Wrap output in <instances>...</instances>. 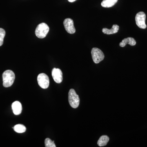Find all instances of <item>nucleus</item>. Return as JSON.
Returning <instances> with one entry per match:
<instances>
[{
    "instance_id": "f257e3e1",
    "label": "nucleus",
    "mask_w": 147,
    "mask_h": 147,
    "mask_svg": "<svg viewBox=\"0 0 147 147\" xmlns=\"http://www.w3.org/2000/svg\"><path fill=\"white\" fill-rule=\"evenodd\" d=\"M3 86L8 88L12 86L15 79V74L11 70H7L3 74Z\"/></svg>"
},
{
    "instance_id": "f03ea898",
    "label": "nucleus",
    "mask_w": 147,
    "mask_h": 147,
    "mask_svg": "<svg viewBox=\"0 0 147 147\" xmlns=\"http://www.w3.org/2000/svg\"><path fill=\"white\" fill-rule=\"evenodd\" d=\"M68 100L70 106L74 108H78L80 103V98L75 90L71 89L68 93Z\"/></svg>"
},
{
    "instance_id": "7ed1b4c3",
    "label": "nucleus",
    "mask_w": 147,
    "mask_h": 147,
    "mask_svg": "<svg viewBox=\"0 0 147 147\" xmlns=\"http://www.w3.org/2000/svg\"><path fill=\"white\" fill-rule=\"evenodd\" d=\"M50 28L47 24L42 23L39 24L37 26L35 30V34L38 38H43L46 37Z\"/></svg>"
},
{
    "instance_id": "20e7f679",
    "label": "nucleus",
    "mask_w": 147,
    "mask_h": 147,
    "mask_svg": "<svg viewBox=\"0 0 147 147\" xmlns=\"http://www.w3.org/2000/svg\"><path fill=\"white\" fill-rule=\"evenodd\" d=\"M91 55L93 61L94 63H98L104 59V54L100 49L96 47L92 49Z\"/></svg>"
},
{
    "instance_id": "39448f33",
    "label": "nucleus",
    "mask_w": 147,
    "mask_h": 147,
    "mask_svg": "<svg viewBox=\"0 0 147 147\" xmlns=\"http://www.w3.org/2000/svg\"><path fill=\"white\" fill-rule=\"evenodd\" d=\"M37 81L40 86L44 89L47 88L50 85L49 77L45 74H40L38 76Z\"/></svg>"
},
{
    "instance_id": "423d86ee",
    "label": "nucleus",
    "mask_w": 147,
    "mask_h": 147,
    "mask_svg": "<svg viewBox=\"0 0 147 147\" xmlns=\"http://www.w3.org/2000/svg\"><path fill=\"white\" fill-rule=\"evenodd\" d=\"M146 15L144 12H139L137 13L135 17L136 24L139 28L141 29H146V25L145 23Z\"/></svg>"
},
{
    "instance_id": "0eeeda50",
    "label": "nucleus",
    "mask_w": 147,
    "mask_h": 147,
    "mask_svg": "<svg viewBox=\"0 0 147 147\" xmlns=\"http://www.w3.org/2000/svg\"><path fill=\"white\" fill-rule=\"evenodd\" d=\"M63 25L65 28L68 33L73 34L76 32V30L74 25L73 21L71 18H66L64 21Z\"/></svg>"
},
{
    "instance_id": "6e6552de",
    "label": "nucleus",
    "mask_w": 147,
    "mask_h": 147,
    "mask_svg": "<svg viewBox=\"0 0 147 147\" xmlns=\"http://www.w3.org/2000/svg\"><path fill=\"white\" fill-rule=\"evenodd\" d=\"M52 75L53 79L56 83L60 84L62 82L63 73L59 69L53 68L52 70Z\"/></svg>"
},
{
    "instance_id": "1a4fd4ad",
    "label": "nucleus",
    "mask_w": 147,
    "mask_h": 147,
    "mask_svg": "<svg viewBox=\"0 0 147 147\" xmlns=\"http://www.w3.org/2000/svg\"><path fill=\"white\" fill-rule=\"evenodd\" d=\"M13 114L16 115H20L22 110V106L21 102L18 101H16L12 103L11 105Z\"/></svg>"
},
{
    "instance_id": "9d476101",
    "label": "nucleus",
    "mask_w": 147,
    "mask_h": 147,
    "mask_svg": "<svg viewBox=\"0 0 147 147\" xmlns=\"http://www.w3.org/2000/svg\"><path fill=\"white\" fill-rule=\"evenodd\" d=\"M127 44L131 46H134L136 44V40L133 38L128 37L123 40L120 43L119 45L121 47H124Z\"/></svg>"
},
{
    "instance_id": "9b49d317",
    "label": "nucleus",
    "mask_w": 147,
    "mask_h": 147,
    "mask_svg": "<svg viewBox=\"0 0 147 147\" xmlns=\"http://www.w3.org/2000/svg\"><path fill=\"white\" fill-rule=\"evenodd\" d=\"M119 26L117 25H114L112 26V28L108 29L104 28L102 29V32L103 33L106 34H115L118 32Z\"/></svg>"
},
{
    "instance_id": "f8f14e48",
    "label": "nucleus",
    "mask_w": 147,
    "mask_h": 147,
    "mask_svg": "<svg viewBox=\"0 0 147 147\" xmlns=\"http://www.w3.org/2000/svg\"><path fill=\"white\" fill-rule=\"evenodd\" d=\"M109 141V138L106 135L101 136L97 142V144L99 146L102 147L106 146Z\"/></svg>"
},
{
    "instance_id": "ddd939ff",
    "label": "nucleus",
    "mask_w": 147,
    "mask_h": 147,
    "mask_svg": "<svg viewBox=\"0 0 147 147\" xmlns=\"http://www.w3.org/2000/svg\"><path fill=\"white\" fill-rule=\"evenodd\" d=\"M118 0H103L101 3L102 7H110L117 2Z\"/></svg>"
},
{
    "instance_id": "4468645a",
    "label": "nucleus",
    "mask_w": 147,
    "mask_h": 147,
    "mask_svg": "<svg viewBox=\"0 0 147 147\" xmlns=\"http://www.w3.org/2000/svg\"><path fill=\"white\" fill-rule=\"evenodd\" d=\"M14 131L17 133H22L25 132L26 130V128L24 125L22 124H17L15 125L14 127H12Z\"/></svg>"
},
{
    "instance_id": "2eb2a0df",
    "label": "nucleus",
    "mask_w": 147,
    "mask_h": 147,
    "mask_svg": "<svg viewBox=\"0 0 147 147\" xmlns=\"http://www.w3.org/2000/svg\"><path fill=\"white\" fill-rule=\"evenodd\" d=\"M45 146L46 147H56V146L54 143V141H52L49 138L45 139Z\"/></svg>"
},
{
    "instance_id": "dca6fc26",
    "label": "nucleus",
    "mask_w": 147,
    "mask_h": 147,
    "mask_svg": "<svg viewBox=\"0 0 147 147\" xmlns=\"http://www.w3.org/2000/svg\"><path fill=\"white\" fill-rule=\"evenodd\" d=\"M5 35V31L3 29L0 28V46L3 43V40Z\"/></svg>"
},
{
    "instance_id": "f3484780",
    "label": "nucleus",
    "mask_w": 147,
    "mask_h": 147,
    "mask_svg": "<svg viewBox=\"0 0 147 147\" xmlns=\"http://www.w3.org/2000/svg\"><path fill=\"white\" fill-rule=\"evenodd\" d=\"M76 0H68L69 2L70 3L74 2Z\"/></svg>"
}]
</instances>
